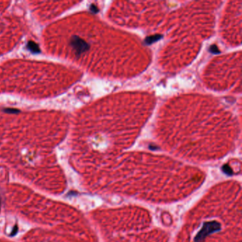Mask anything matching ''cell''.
<instances>
[{
	"label": "cell",
	"mask_w": 242,
	"mask_h": 242,
	"mask_svg": "<svg viewBox=\"0 0 242 242\" xmlns=\"http://www.w3.org/2000/svg\"><path fill=\"white\" fill-rule=\"evenodd\" d=\"M27 48L32 53H38L40 52L39 46H38V44H36L35 42H34V41H29V42H28V44H27Z\"/></svg>",
	"instance_id": "3957f363"
},
{
	"label": "cell",
	"mask_w": 242,
	"mask_h": 242,
	"mask_svg": "<svg viewBox=\"0 0 242 242\" xmlns=\"http://www.w3.org/2000/svg\"><path fill=\"white\" fill-rule=\"evenodd\" d=\"M70 44L78 54H81V53H84V51L88 50L89 48V45L84 40L79 38L78 36H74L72 37Z\"/></svg>",
	"instance_id": "7a4b0ae2"
},
{
	"label": "cell",
	"mask_w": 242,
	"mask_h": 242,
	"mask_svg": "<svg viewBox=\"0 0 242 242\" xmlns=\"http://www.w3.org/2000/svg\"><path fill=\"white\" fill-rule=\"evenodd\" d=\"M4 112H8V113H10V114H13V113H18L19 112V110H16V109H11V108H7V109H4Z\"/></svg>",
	"instance_id": "5b68a950"
},
{
	"label": "cell",
	"mask_w": 242,
	"mask_h": 242,
	"mask_svg": "<svg viewBox=\"0 0 242 242\" xmlns=\"http://www.w3.org/2000/svg\"><path fill=\"white\" fill-rule=\"evenodd\" d=\"M17 232H18V226H17V225H15V226H14V229L13 230H12V232L10 234V236H14V235H16V234Z\"/></svg>",
	"instance_id": "8992f818"
},
{
	"label": "cell",
	"mask_w": 242,
	"mask_h": 242,
	"mask_svg": "<svg viewBox=\"0 0 242 242\" xmlns=\"http://www.w3.org/2000/svg\"><path fill=\"white\" fill-rule=\"evenodd\" d=\"M221 230V224L216 221L207 222L203 224L202 228L197 234L194 238L195 242H204V239L207 236L217 232Z\"/></svg>",
	"instance_id": "6da1fadb"
},
{
	"label": "cell",
	"mask_w": 242,
	"mask_h": 242,
	"mask_svg": "<svg viewBox=\"0 0 242 242\" xmlns=\"http://www.w3.org/2000/svg\"><path fill=\"white\" fill-rule=\"evenodd\" d=\"M222 169L223 172H224V173H226V175H228V176H232V175L233 174V170H232V169L229 167L228 165H224V166H222Z\"/></svg>",
	"instance_id": "277c9868"
}]
</instances>
